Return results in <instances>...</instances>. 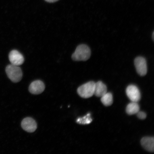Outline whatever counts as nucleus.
<instances>
[{
	"mask_svg": "<svg viewBox=\"0 0 154 154\" xmlns=\"http://www.w3.org/2000/svg\"><path fill=\"white\" fill-rule=\"evenodd\" d=\"M45 88V86L42 81H35L31 83L29 90L31 93L38 95L43 92Z\"/></svg>",
	"mask_w": 154,
	"mask_h": 154,
	"instance_id": "nucleus-8",
	"label": "nucleus"
},
{
	"mask_svg": "<svg viewBox=\"0 0 154 154\" xmlns=\"http://www.w3.org/2000/svg\"><path fill=\"white\" fill-rule=\"evenodd\" d=\"M107 92V88L105 84L101 81L95 83L94 95L98 97H101Z\"/></svg>",
	"mask_w": 154,
	"mask_h": 154,
	"instance_id": "nucleus-10",
	"label": "nucleus"
},
{
	"mask_svg": "<svg viewBox=\"0 0 154 154\" xmlns=\"http://www.w3.org/2000/svg\"><path fill=\"white\" fill-rule=\"evenodd\" d=\"M137 116L138 118L141 119V120H144V119L146 118V113L143 112L139 111L137 113Z\"/></svg>",
	"mask_w": 154,
	"mask_h": 154,
	"instance_id": "nucleus-14",
	"label": "nucleus"
},
{
	"mask_svg": "<svg viewBox=\"0 0 154 154\" xmlns=\"http://www.w3.org/2000/svg\"><path fill=\"white\" fill-rule=\"evenodd\" d=\"M154 32H153V34H152V38H153V40H154Z\"/></svg>",
	"mask_w": 154,
	"mask_h": 154,
	"instance_id": "nucleus-16",
	"label": "nucleus"
},
{
	"mask_svg": "<svg viewBox=\"0 0 154 154\" xmlns=\"http://www.w3.org/2000/svg\"><path fill=\"white\" fill-rule=\"evenodd\" d=\"M5 71L8 77L12 82H18L22 79L23 73L19 66L12 64L9 65L6 68Z\"/></svg>",
	"mask_w": 154,
	"mask_h": 154,
	"instance_id": "nucleus-2",
	"label": "nucleus"
},
{
	"mask_svg": "<svg viewBox=\"0 0 154 154\" xmlns=\"http://www.w3.org/2000/svg\"><path fill=\"white\" fill-rule=\"evenodd\" d=\"M141 145L148 151L153 152L154 151V138L153 137H144L140 141Z\"/></svg>",
	"mask_w": 154,
	"mask_h": 154,
	"instance_id": "nucleus-9",
	"label": "nucleus"
},
{
	"mask_svg": "<svg viewBox=\"0 0 154 154\" xmlns=\"http://www.w3.org/2000/svg\"><path fill=\"white\" fill-rule=\"evenodd\" d=\"M9 58L11 64L18 66L22 65L24 60L23 55L17 50H13L10 53Z\"/></svg>",
	"mask_w": 154,
	"mask_h": 154,
	"instance_id": "nucleus-6",
	"label": "nucleus"
},
{
	"mask_svg": "<svg viewBox=\"0 0 154 154\" xmlns=\"http://www.w3.org/2000/svg\"><path fill=\"white\" fill-rule=\"evenodd\" d=\"M134 63L137 72L141 76H144L147 74V62L143 57H137L134 60Z\"/></svg>",
	"mask_w": 154,
	"mask_h": 154,
	"instance_id": "nucleus-4",
	"label": "nucleus"
},
{
	"mask_svg": "<svg viewBox=\"0 0 154 154\" xmlns=\"http://www.w3.org/2000/svg\"><path fill=\"white\" fill-rule=\"evenodd\" d=\"M21 126L24 130L29 132H33L37 128L36 121L31 117H27L23 120Z\"/></svg>",
	"mask_w": 154,
	"mask_h": 154,
	"instance_id": "nucleus-7",
	"label": "nucleus"
},
{
	"mask_svg": "<svg viewBox=\"0 0 154 154\" xmlns=\"http://www.w3.org/2000/svg\"><path fill=\"white\" fill-rule=\"evenodd\" d=\"M102 103L105 106H109L112 104L113 102V96L110 92L105 94L101 98Z\"/></svg>",
	"mask_w": 154,
	"mask_h": 154,
	"instance_id": "nucleus-12",
	"label": "nucleus"
},
{
	"mask_svg": "<svg viewBox=\"0 0 154 154\" xmlns=\"http://www.w3.org/2000/svg\"><path fill=\"white\" fill-rule=\"evenodd\" d=\"M95 83L90 82L82 85L78 88L77 92L81 97L87 99L94 95Z\"/></svg>",
	"mask_w": 154,
	"mask_h": 154,
	"instance_id": "nucleus-3",
	"label": "nucleus"
},
{
	"mask_svg": "<svg viewBox=\"0 0 154 154\" xmlns=\"http://www.w3.org/2000/svg\"><path fill=\"white\" fill-rule=\"evenodd\" d=\"M126 112L129 115L137 114L140 111V106L137 103L132 102L128 104L126 109Z\"/></svg>",
	"mask_w": 154,
	"mask_h": 154,
	"instance_id": "nucleus-11",
	"label": "nucleus"
},
{
	"mask_svg": "<svg viewBox=\"0 0 154 154\" xmlns=\"http://www.w3.org/2000/svg\"><path fill=\"white\" fill-rule=\"evenodd\" d=\"M126 93L129 99L132 102L137 103L140 100L141 97L140 92L136 86L133 85H129L126 88Z\"/></svg>",
	"mask_w": 154,
	"mask_h": 154,
	"instance_id": "nucleus-5",
	"label": "nucleus"
},
{
	"mask_svg": "<svg viewBox=\"0 0 154 154\" xmlns=\"http://www.w3.org/2000/svg\"><path fill=\"white\" fill-rule=\"evenodd\" d=\"M91 55V50L89 47L85 44H81L76 48L72 58L74 61H85L90 58Z\"/></svg>",
	"mask_w": 154,
	"mask_h": 154,
	"instance_id": "nucleus-1",
	"label": "nucleus"
},
{
	"mask_svg": "<svg viewBox=\"0 0 154 154\" xmlns=\"http://www.w3.org/2000/svg\"><path fill=\"white\" fill-rule=\"evenodd\" d=\"M45 1L48 2L53 3L55 2L58 1V0H45Z\"/></svg>",
	"mask_w": 154,
	"mask_h": 154,
	"instance_id": "nucleus-15",
	"label": "nucleus"
},
{
	"mask_svg": "<svg viewBox=\"0 0 154 154\" xmlns=\"http://www.w3.org/2000/svg\"><path fill=\"white\" fill-rule=\"evenodd\" d=\"M92 121V119L90 117V113H88L85 116L82 118H79L77 120V122L82 124H88L91 123Z\"/></svg>",
	"mask_w": 154,
	"mask_h": 154,
	"instance_id": "nucleus-13",
	"label": "nucleus"
}]
</instances>
